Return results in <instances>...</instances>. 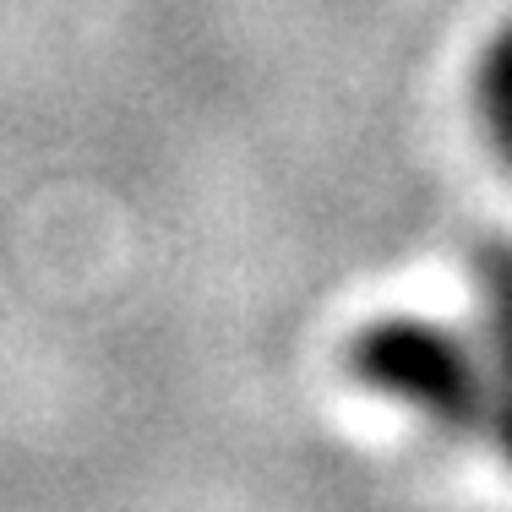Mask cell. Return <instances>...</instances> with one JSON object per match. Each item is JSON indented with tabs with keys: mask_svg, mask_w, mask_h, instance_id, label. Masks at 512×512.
I'll use <instances>...</instances> for the list:
<instances>
[{
	"mask_svg": "<svg viewBox=\"0 0 512 512\" xmlns=\"http://www.w3.org/2000/svg\"><path fill=\"white\" fill-rule=\"evenodd\" d=\"M349 376L365 393L409 409L436 436L453 442H491V371L474 344V327H453L436 316L393 311L365 322L349 338Z\"/></svg>",
	"mask_w": 512,
	"mask_h": 512,
	"instance_id": "obj_1",
	"label": "cell"
},
{
	"mask_svg": "<svg viewBox=\"0 0 512 512\" xmlns=\"http://www.w3.org/2000/svg\"><path fill=\"white\" fill-rule=\"evenodd\" d=\"M469 284H474V344L491 371V442L512 463V240L491 235L469 256Z\"/></svg>",
	"mask_w": 512,
	"mask_h": 512,
	"instance_id": "obj_2",
	"label": "cell"
},
{
	"mask_svg": "<svg viewBox=\"0 0 512 512\" xmlns=\"http://www.w3.org/2000/svg\"><path fill=\"white\" fill-rule=\"evenodd\" d=\"M474 115H480L491 153L502 158L512 175V17L480 50V66H474Z\"/></svg>",
	"mask_w": 512,
	"mask_h": 512,
	"instance_id": "obj_3",
	"label": "cell"
}]
</instances>
